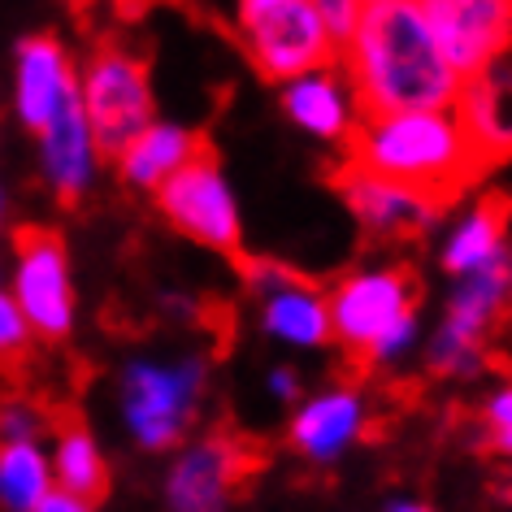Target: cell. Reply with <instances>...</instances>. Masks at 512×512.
<instances>
[{"label":"cell","instance_id":"1","mask_svg":"<svg viewBox=\"0 0 512 512\" xmlns=\"http://www.w3.org/2000/svg\"><path fill=\"white\" fill-rule=\"evenodd\" d=\"M339 70L348 74L361 113L447 109L460 74L434 40L417 0H374L339 40Z\"/></svg>","mask_w":512,"mask_h":512},{"label":"cell","instance_id":"2","mask_svg":"<svg viewBox=\"0 0 512 512\" xmlns=\"http://www.w3.org/2000/svg\"><path fill=\"white\" fill-rule=\"evenodd\" d=\"M343 161L356 170L417 191L421 200L447 209L460 191L491 170L478 144L469 139L456 109H400V113H361L352 126Z\"/></svg>","mask_w":512,"mask_h":512},{"label":"cell","instance_id":"3","mask_svg":"<svg viewBox=\"0 0 512 512\" xmlns=\"http://www.w3.org/2000/svg\"><path fill=\"white\" fill-rule=\"evenodd\" d=\"M79 105L92 126L96 152L113 161L126 148V139H135L157 118L148 57L131 40L100 35L79 66Z\"/></svg>","mask_w":512,"mask_h":512},{"label":"cell","instance_id":"4","mask_svg":"<svg viewBox=\"0 0 512 512\" xmlns=\"http://www.w3.org/2000/svg\"><path fill=\"white\" fill-rule=\"evenodd\" d=\"M417 274L413 270H378L356 274L335 287L330 296V339L356 356V365L369 369L391 361L408 348L417 330Z\"/></svg>","mask_w":512,"mask_h":512},{"label":"cell","instance_id":"5","mask_svg":"<svg viewBox=\"0 0 512 512\" xmlns=\"http://www.w3.org/2000/svg\"><path fill=\"white\" fill-rule=\"evenodd\" d=\"M230 22L243 57L270 83H287L339 57V40L313 0H235Z\"/></svg>","mask_w":512,"mask_h":512},{"label":"cell","instance_id":"6","mask_svg":"<svg viewBox=\"0 0 512 512\" xmlns=\"http://www.w3.org/2000/svg\"><path fill=\"white\" fill-rule=\"evenodd\" d=\"M157 209L170 217V222L191 235L204 248H217V252H235L239 256V209H235V196H230L222 170H217V157L213 148L196 152L187 165L165 178L157 187Z\"/></svg>","mask_w":512,"mask_h":512},{"label":"cell","instance_id":"7","mask_svg":"<svg viewBox=\"0 0 512 512\" xmlns=\"http://www.w3.org/2000/svg\"><path fill=\"white\" fill-rule=\"evenodd\" d=\"M265 465L261 443L243 434L217 430L213 439L178 456L170 473V508L174 512H226V504L248 486Z\"/></svg>","mask_w":512,"mask_h":512},{"label":"cell","instance_id":"8","mask_svg":"<svg viewBox=\"0 0 512 512\" xmlns=\"http://www.w3.org/2000/svg\"><path fill=\"white\" fill-rule=\"evenodd\" d=\"M14 252H18V309H22V317H27L44 339H66L70 317H74L66 243L48 226H18Z\"/></svg>","mask_w":512,"mask_h":512},{"label":"cell","instance_id":"9","mask_svg":"<svg viewBox=\"0 0 512 512\" xmlns=\"http://www.w3.org/2000/svg\"><path fill=\"white\" fill-rule=\"evenodd\" d=\"M204 369L196 361L161 369V365H135L126 374V421H131L135 439L161 452L183 439L191 413H196Z\"/></svg>","mask_w":512,"mask_h":512},{"label":"cell","instance_id":"10","mask_svg":"<svg viewBox=\"0 0 512 512\" xmlns=\"http://www.w3.org/2000/svg\"><path fill=\"white\" fill-rule=\"evenodd\" d=\"M460 79L512 53V0H417Z\"/></svg>","mask_w":512,"mask_h":512},{"label":"cell","instance_id":"11","mask_svg":"<svg viewBox=\"0 0 512 512\" xmlns=\"http://www.w3.org/2000/svg\"><path fill=\"white\" fill-rule=\"evenodd\" d=\"M79 100V61L53 31L22 35L14 44V113L40 135L61 109Z\"/></svg>","mask_w":512,"mask_h":512},{"label":"cell","instance_id":"12","mask_svg":"<svg viewBox=\"0 0 512 512\" xmlns=\"http://www.w3.org/2000/svg\"><path fill=\"white\" fill-rule=\"evenodd\" d=\"M243 278L265 296V330L309 348L330 339V304L304 274L274 261H243Z\"/></svg>","mask_w":512,"mask_h":512},{"label":"cell","instance_id":"13","mask_svg":"<svg viewBox=\"0 0 512 512\" xmlns=\"http://www.w3.org/2000/svg\"><path fill=\"white\" fill-rule=\"evenodd\" d=\"M278 105H283V113L300 131L326 139V144H339V148L348 144L352 126L361 122V105H356L352 83H348V74L339 70V61L278 83Z\"/></svg>","mask_w":512,"mask_h":512},{"label":"cell","instance_id":"14","mask_svg":"<svg viewBox=\"0 0 512 512\" xmlns=\"http://www.w3.org/2000/svg\"><path fill=\"white\" fill-rule=\"evenodd\" d=\"M452 109L465 122V131L478 144L486 165L508 161L512 157V53L495 57L491 66L460 79Z\"/></svg>","mask_w":512,"mask_h":512},{"label":"cell","instance_id":"15","mask_svg":"<svg viewBox=\"0 0 512 512\" xmlns=\"http://www.w3.org/2000/svg\"><path fill=\"white\" fill-rule=\"evenodd\" d=\"M330 178H335L339 196L348 200V209L361 217V226L369 235H421V230L443 213L439 204L421 200L417 191L382 183V178L356 170L348 161H339L335 170H330Z\"/></svg>","mask_w":512,"mask_h":512},{"label":"cell","instance_id":"16","mask_svg":"<svg viewBox=\"0 0 512 512\" xmlns=\"http://www.w3.org/2000/svg\"><path fill=\"white\" fill-rule=\"evenodd\" d=\"M40 157H44V174H48V183H53L57 200L79 204L87 183H92V174H96V157H100L79 100H70V105L40 131Z\"/></svg>","mask_w":512,"mask_h":512},{"label":"cell","instance_id":"17","mask_svg":"<svg viewBox=\"0 0 512 512\" xmlns=\"http://www.w3.org/2000/svg\"><path fill=\"white\" fill-rule=\"evenodd\" d=\"M204 148H209V139L204 135L187 131V126H178V122L152 118L135 139H126V148L113 161H118V174H122L126 187L157 191L165 178L178 170V165H187Z\"/></svg>","mask_w":512,"mask_h":512},{"label":"cell","instance_id":"18","mask_svg":"<svg viewBox=\"0 0 512 512\" xmlns=\"http://www.w3.org/2000/svg\"><path fill=\"white\" fill-rule=\"evenodd\" d=\"M365 426V408L352 391H330L309 408H300V417L291 421V447L309 460H330L343 452V443H352Z\"/></svg>","mask_w":512,"mask_h":512},{"label":"cell","instance_id":"19","mask_svg":"<svg viewBox=\"0 0 512 512\" xmlns=\"http://www.w3.org/2000/svg\"><path fill=\"white\" fill-rule=\"evenodd\" d=\"M48 430L57 434V478L61 486L83 499L87 508L100 504V499L109 495V469L105 460H100L92 434H87L83 417L74 413V408H57L53 417H48Z\"/></svg>","mask_w":512,"mask_h":512},{"label":"cell","instance_id":"20","mask_svg":"<svg viewBox=\"0 0 512 512\" xmlns=\"http://www.w3.org/2000/svg\"><path fill=\"white\" fill-rule=\"evenodd\" d=\"M508 222H512V200L508 196H486L465 222L456 226V235L447 239L443 270L447 274H473L482 265H491L504 256L508 243Z\"/></svg>","mask_w":512,"mask_h":512},{"label":"cell","instance_id":"21","mask_svg":"<svg viewBox=\"0 0 512 512\" xmlns=\"http://www.w3.org/2000/svg\"><path fill=\"white\" fill-rule=\"evenodd\" d=\"M48 495V465L35 452V439L0 443V504L9 512H35Z\"/></svg>","mask_w":512,"mask_h":512},{"label":"cell","instance_id":"22","mask_svg":"<svg viewBox=\"0 0 512 512\" xmlns=\"http://www.w3.org/2000/svg\"><path fill=\"white\" fill-rule=\"evenodd\" d=\"M31 335H27V317H22L18 300L0 296V374H14L27 361Z\"/></svg>","mask_w":512,"mask_h":512},{"label":"cell","instance_id":"23","mask_svg":"<svg viewBox=\"0 0 512 512\" xmlns=\"http://www.w3.org/2000/svg\"><path fill=\"white\" fill-rule=\"evenodd\" d=\"M48 426L40 408L27 400H0V439H35Z\"/></svg>","mask_w":512,"mask_h":512},{"label":"cell","instance_id":"24","mask_svg":"<svg viewBox=\"0 0 512 512\" xmlns=\"http://www.w3.org/2000/svg\"><path fill=\"white\" fill-rule=\"evenodd\" d=\"M482 421H486V443H491L495 452L512 456V387L499 391L495 400L482 408Z\"/></svg>","mask_w":512,"mask_h":512},{"label":"cell","instance_id":"25","mask_svg":"<svg viewBox=\"0 0 512 512\" xmlns=\"http://www.w3.org/2000/svg\"><path fill=\"white\" fill-rule=\"evenodd\" d=\"M35 512H87V504H83V499H74L70 491H48Z\"/></svg>","mask_w":512,"mask_h":512},{"label":"cell","instance_id":"26","mask_svg":"<svg viewBox=\"0 0 512 512\" xmlns=\"http://www.w3.org/2000/svg\"><path fill=\"white\" fill-rule=\"evenodd\" d=\"M105 5L113 9V14H122V18H131V14H144V9L152 5V0H105Z\"/></svg>","mask_w":512,"mask_h":512},{"label":"cell","instance_id":"27","mask_svg":"<svg viewBox=\"0 0 512 512\" xmlns=\"http://www.w3.org/2000/svg\"><path fill=\"white\" fill-rule=\"evenodd\" d=\"M270 382H274V391L283 395V400H291V395H296V374H291V369H278Z\"/></svg>","mask_w":512,"mask_h":512},{"label":"cell","instance_id":"28","mask_svg":"<svg viewBox=\"0 0 512 512\" xmlns=\"http://www.w3.org/2000/svg\"><path fill=\"white\" fill-rule=\"evenodd\" d=\"M391 512H430V508H421V504H400V508H391Z\"/></svg>","mask_w":512,"mask_h":512},{"label":"cell","instance_id":"29","mask_svg":"<svg viewBox=\"0 0 512 512\" xmlns=\"http://www.w3.org/2000/svg\"><path fill=\"white\" fill-rule=\"evenodd\" d=\"M508 304H512V261H508Z\"/></svg>","mask_w":512,"mask_h":512},{"label":"cell","instance_id":"30","mask_svg":"<svg viewBox=\"0 0 512 512\" xmlns=\"http://www.w3.org/2000/svg\"><path fill=\"white\" fill-rule=\"evenodd\" d=\"M508 499H512V482H508Z\"/></svg>","mask_w":512,"mask_h":512},{"label":"cell","instance_id":"31","mask_svg":"<svg viewBox=\"0 0 512 512\" xmlns=\"http://www.w3.org/2000/svg\"><path fill=\"white\" fill-rule=\"evenodd\" d=\"M361 5H374V0H361Z\"/></svg>","mask_w":512,"mask_h":512}]
</instances>
